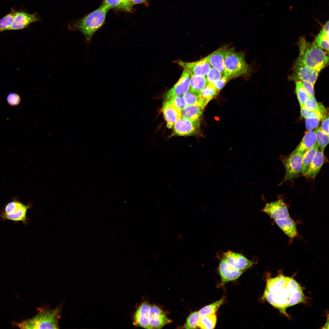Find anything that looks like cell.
Segmentation results:
<instances>
[{"instance_id": "6da1fadb", "label": "cell", "mask_w": 329, "mask_h": 329, "mask_svg": "<svg viewBox=\"0 0 329 329\" xmlns=\"http://www.w3.org/2000/svg\"><path fill=\"white\" fill-rule=\"evenodd\" d=\"M301 289L292 277L280 274L275 277L267 278L262 298L288 317L286 310L289 302L293 295Z\"/></svg>"}, {"instance_id": "7a4b0ae2", "label": "cell", "mask_w": 329, "mask_h": 329, "mask_svg": "<svg viewBox=\"0 0 329 329\" xmlns=\"http://www.w3.org/2000/svg\"><path fill=\"white\" fill-rule=\"evenodd\" d=\"M109 9L102 4L98 9L82 18L69 22V29L71 30L80 32L84 35L87 41L89 42L94 33L103 24L106 14Z\"/></svg>"}, {"instance_id": "3957f363", "label": "cell", "mask_w": 329, "mask_h": 329, "mask_svg": "<svg viewBox=\"0 0 329 329\" xmlns=\"http://www.w3.org/2000/svg\"><path fill=\"white\" fill-rule=\"evenodd\" d=\"M299 56L310 68L319 73L328 64V56L314 42L308 41L304 36L300 37L297 42Z\"/></svg>"}, {"instance_id": "277c9868", "label": "cell", "mask_w": 329, "mask_h": 329, "mask_svg": "<svg viewBox=\"0 0 329 329\" xmlns=\"http://www.w3.org/2000/svg\"><path fill=\"white\" fill-rule=\"evenodd\" d=\"M62 306H58L51 310L48 306L38 308V313L32 318L26 320L27 329H58L61 317Z\"/></svg>"}, {"instance_id": "5b68a950", "label": "cell", "mask_w": 329, "mask_h": 329, "mask_svg": "<svg viewBox=\"0 0 329 329\" xmlns=\"http://www.w3.org/2000/svg\"><path fill=\"white\" fill-rule=\"evenodd\" d=\"M249 71L243 54L236 52L233 48L227 49L224 56L223 75L230 78L246 74Z\"/></svg>"}, {"instance_id": "8992f818", "label": "cell", "mask_w": 329, "mask_h": 329, "mask_svg": "<svg viewBox=\"0 0 329 329\" xmlns=\"http://www.w3.org/2000/svg\"><path fill=\"white\" fill-rule=\"evenodd\" d=\"M304 153L294 150L287 156L281 157L285 169V174L281 183L298 177L301 173Z\"/></svg>"}, {"instance_id": "52a82bcc", "label": "cell", "mask_w": 329, "mask_h": 329, "mask_svg": "<svg viewBox=\"0 0 329 329\" xmlns=\"http://www.w3.org/2000/svg\"><path fill=\"white\" fill-rule=\"evenodd\" d=\"M318 73L306 65L301 58L298 56L293 63L292 73L288 77L291 80L296 82L304 81L314 85Z\"/></svg>"}, {"instance_id": "ba28073f", "label": "cell", "mask_w": 329, "mask_h": 329, "mask_svg": "<svg viewBox=\"0 0 329 329\" xmlns=\"http://www.w3.org/2000/svg\"><path fill=\"white\" fill-rule=\"evenodd\" d=\"M200 122V119L192 120L182 117L174 125V133L182 136L199 135Z\"/></svg>"}, {"instance_id": "9c48e42d", "label": "cell", "mask_w": 329, "mask_h": 329, "mask_svg": "<svg viewBox=\"0 0 329 329\" xmlns=\"http://www.w3.org/2000/svg\"><path fill=\"white\" fill-rule=\"evenodd\" d=\"M38 14L35 12L30 14L24 9H20L16 11L13 23L9 30H18L27 27L32 23L41 20Z\"/></svg>"}, {"instance_id": "30bf717a", "label": "cell", "mask_w": 329, "mask_h": 329, "mask_svg": "<svg viewBox=\"0 0 329 329\" xmlns=\"http://www.w3.org/2000/svg\"><path fill=\"white\" fill-rule=\"evenodd\" d=\"M261 211L274 220L290 217L287 205L282 199L267 203Z\"/></svg>"}, {"instance_id": "8fae6325", "label": "cell", "mask_w": 329, "mask_h": 329, "mask_svg": "<svg viewBox=\"0 0 329 329\" xmlns=\"http://www.w3.org/2000/svg\"><path fill=\"white\" fill-rule=\"evenodd\" d=\"M223 256L231 267L238 270L245 271L254 264L242 254L231 251L224 253Z\"/></svg>"}, {"instance_id": "7c38bea8", "label": "cell", "mask_w": 329, "mask_h": 329, "mask_svg": "<svg viewBox=\"0 0 329 329\" xmlns=\"http://www.w3.org/2000/svg\"><path fill=\"white\" fill-rule=\"evenodd\" d=\"M177 62L191 75L205 76L211 68L206 57L194 62H186L181 61H177Z\"/></svg>"}, {"instance_id": "4fadbf2b", "label": "cell", "mask_w": 329, "mask_h": 329, "mask_svg": "<svg viewBox=\"0 0 329 329\" xmlns=\"http://www.w3.org/2000/svg\"><path fill=\"white\" fill-rule=\"evenodd\" d=\"M191 74L184 70L177 83L166 94L164 99L166 101L175 96H180L187 92L189 89Z\"/></svg>"}, {"instance_id": "5bb4252c", "label": "cell", "mask_w": 329, "mask_h": 329, "mask_svg": "<svg viewBox=\"0 0 329 329\" xmlns=\"http://www.w3.org/2000/svg\"><path fill=\"white\" fill-rule=\"evenodd\" d=\"M171 322L164 312L155 305L150 306L149 314V323L151 329H161Z\"/></svg>"}, {"instance_id": "9a60e30c", "label": "cell", "mask_w": 329, "mask_h": 329, "mask_svg": "<svg viewBox=\"0 0 329 329\" xmlns=\"http://www.w3.org/2000/svg\"><path fill=\"white\" fill-rule=\"evenodd\" d=\"M244 271L238 270L232 268L223 258L220 262L218 267V271L221 279V285H224L228 282L237 280Z\"/></svg>"}, {"instance_id": "2e32d148", "label": "cell", "mask_w": 329, "mask_h": 329, "mask_svg": "<svg viewBox=\"0 0 329 329\" xmlns=\"http://www.w3.org/2000/svg\"><path fill=\"white\" fill-rule=\"evenodd\" d=\"M151 305L143 303L137 309L134 316L133 324L135 326L151 329L149 323V314Z\"/></svg>"}, {"instance_id": "e0dca14e", "label": "cell", "mask_w": 329, "mask_h": 329, "mask_svg": "<svg viewBox=\"0 0 329 329\" xmlns=\"http://www.w3.org/2000/svg\"><path fill=\"white\" fill-rule=\"evenodd\" d=\"M32 207V204L29 203L27 205L23 204L16 211L10 214H5L1 213L0 217L2 221L9 220L14 223L21 222L25 225L29 223V218L27 216V210Z\"/></svg>"}, {"instance_id": "ac0fdd59", "label": "cell", "mask_w": 329, "mask_h": 329, "mask_svg": "<svg viewBox=\"0 0 329 329\" xmlns=\"http://www.w3.org/2000/svg\"><path fill=\"white\" fill-rule=\"evenodd\" d=\"M324 151L319 149L314 159L304 175L307 179H314L325 161Z\"/></svg>"}, {"instance_id": "d6986e66", "label": "cell", "mask_w": 329, "mask_h": 329, "mask_svg": "<svg viewBox=\"0 0 329 329\" xmlns=\"http://www.w3.org/2000/svg\"><path fill=\"white\" fill-rule=\"evenodd\" d=\"M227 49L224 47H221L206 57L210 65L223 74L224 58Z\"/></svg>"}, {"instance_id": "ffe728a7", "label": "cell", "mask_w": 329, "mask_h": 329, "mask_svg": "<svg viewBox=\"0 0 329 329\" xmlns=\"http://www.w3.org/2000/svg\"><path fill=\"white\" fill-rule=\"evenodd\" d=\"M274 221L276 225L290 239H293L297 236L296 224L291 217Z\"/></svg>"}, {"instance_id": "44dd1931", "label": "cell", "mask_w": 329, "mask_h": 329, "mask_svg": "<svg viewBox=\"0 0 329 329\" xmlns=\"http://www.w3.org/2000/svg\"><path fill=\"white\" fill-rule=\"evenodd\" d=\"M161 110L169 128L182 117V111L173 106L163 104Z\"/></svg>"}, {"instance_id": "7402d4cb", "label": "cell", "mask_w": 329, "mask_h": 329, "mask_svg": "<svg viewBox=\"0 0 329 329\" xmlns=\"http://www.w3.org/2000/svg\"><path fill=\"white\" fill-rule=\"evenodd\" d=\"M317 143V136L315 131H308L294 150L304 153L313 146Z\"/></svg>"}, {"instance_id": "603a6c76", "label": "cell", "mask_w": 329, "mask_h": 329, "mask_svg": "<svg viewBox=\"0 0 329 329\" xmlns=\"http://www.w3.org/2000/svg\"><path fill=\"white\" fill-rule=\"evenodd\" d=\"M189 91L199 96L202 89L207 85V81L205 76L191 75Z\"/></svg>"}, {"instance_id": "cb8c5ba5", "label": "cell", "mask_w": 329, "mask_h": 329, "mask_svg": "<svg viewBox=\"0 0 329 329\" xmlns=\"http://www.w3.org/2000/svg\"><path fill=\"white\" fill-rule=\"evenodd\" d=\"M329 21H327L315 37L314 41L318 47L326 51L328 53L329 51Z\"/></svg>"}, {"instance_id": "d4e9b609", "label": "cell", "mask_w": 329, "mask_h": 329, "mask_svg": "<svg viewBox=\"0 0 329 329\" xmlns=\"http://www.w3.org/2000/svg\"><path fill=\"white\" fill-rule=\"evenodd\" d=\"M204 108L196 105H187L182 111V117L192 120L200 119Z\"/></svg>"}, {"instance_id": "484cf974", "label": "cell", "mask_w": 329, "mask_h": 329, "mask_svg": "<svg viewBox=\"0 0 329 329\" xmlns=\"http://www.w3.org/2000/svg\"><path fill=\"white\" fill-rule=\"evenodd\" d=\"M319 148V146L317 143L312 147L307 150L304 154L302 159V164L301 173L304 175L308 168L314 159Z\"/></svg>"}, {"instance_id": "4316f807", "label": "cell", "mask_w": 329, "mask_h": 329, "mask_svg": "<svg viewBox=\"0 0 329 329\" xmlns=\"http://www.w3.org/2000/svg\"><path fill=\"white\" fill-rule=\"evenodd\" d=\"M218 94L213 84L207 85L201 90L199 97L204 107Z\"/></svg>"}, {"instance_id": "83f0119b", "label": "cell", "mask_w": 329, "mask_h": 329, "mask_svg": "<svg viewBox=\"0 0 329 329\" xmlns=\"http://www.w3.org/2000/svg\"><path fill=\"white\" fill-rule=\"evenodd\" d=\"M103 4L110 9L117 8L126 11H130L133 4L127 0H104Z\"/></svg>"}, {"instance_id": "f1b7e54d", "label": "cell", "mask_w": 329, "mask_h": 329, "mask_svg": "<svg viewBox=\"0 0 329 329\" xmlns=\"http://www.w3.org/2000/svg\"><path fill=\"white\" fill-rule=\"evenodd\" d=\"M217 321V317L215 313L200 317L198 323V327L201 329H214Z\"/></svg>"}, {"instance_id": "f546056e", "label": "cell", "mask_w": 329, "mask_h": 329, "mask_svg": "<svg viewBox=\"0 0 329 329\" xmlns=\"http://www.w3.org/2000/svg\"><path fill=\"white\" fill-rule=\"evenodd\" d=\"M224 301L225 298L223 297L220 300L203 308L199 311L200 317L215 313Z\"/></svg>"}, {"instance_id": "4dcf8cb0", "label": "cell", "mask_w": 329, "mask_h": 329, "mask_svg": "<svg viewBox=\"0 0 329 329\" xmlns=\"http://www.w3.org/2000/svg\"><path fill=\"white\" fill-rule=\"evenodd\" d=\"M16 10L12 9L10 12L0 19V33L6 30H9L13 21Z\"/></svg>"}, {"instance_id": "1f68e13d", "label": "cell", "mask_w": 329, "mask_h": 329, "mask_svg": "<svg viewBox=\"0 0 329 329\" xmlns=\"http://www.w3.org/2000/svg\"><path fill=\"white\" fill-rule=\"evenodd\" d=\"M200 317L199 311L191 313L187 318L183 328L188 329L198 328V323Z\"/></svg>"}, {"instance_id": "d6a6232c", "label": "cell", "mask_w": 329, "mask_h": 329, "mask_svg": "<svg viewBox=\"0 0 329 329\" xmlns=\"http://www.w3.org/2000/svg\"><path fill=\"white\" fill-rule=\"evenodd\" d=\"M24 204L16 198H13L11 201L5 204L2 210L1 213L10 214L16 211Z\"/></svg>"}, {"instance_id": "836d02e7", "label": "cell", "mask_w": 329, "mask_h": 329, "mask_svg": "<svg viewBox=\"0 0 329 329\" xmlns=\"http://www.w3.org/2000/svg\"><path fill=\"white\" fill-rule=\"evenodd\" d=\"M295 92L300 106L302 107L310 96L303 87L300 81L295 82Z\"/></svg>"}, {"instance_id": "e575fe53", "label": "cell", "mask_w": 329, "mask_h": 329, "mask_svg": "<svg viewBox=\"0 0 329 329\" xmlns=\"http://www.w3.org/2000/svg\"><path fill=\"white\" fill-rule=\"evenodd\" d=\"M317 143L320 149L324 150L329 143V135L324 132L320 127L318 128L315 131Z\"/></svg>"}, {"instance_id": "d590c367", "label": "cell", "mask_w": 329, "mask_h": 329, "mask_svg": "<svg viewBox=\"0 0 329 329\" xmlns=\"http://www.w3.org/2000/svg\"><path fill=\"white\" fill-rule=\"evenodd\" d=\"M164 104L173 106L182 111L187 105L183 96H175L164 102Z\"/></svg>"}, {"instance_id": "8d00e7d4", "label": "cell", "mask_w": 329, "mask_h": 329, "mask_svg": "<svg viewBox=\"0 0 329 329\" xmlns=\"http://www.w3.org/2000/svg\"><path fill=\"white\" fill-rule=\"evenodd\" d=\"M183 96L187 105H196L205 108L199 96L187 91L183 94Z\"/></svg>"}, {"instance_id": "74e56055", "label": "cell", "mask_w": 329, "mask_h": 329, "mask_svg": "<svg viewBox=\"0 0 329 329\" xmlns=\"http://www.w3.org/2000/svg\"><path fill=\"white\" fill-rule=\"evenodd\" d=\"M307 299L304 294L302 289L297 291L293 296L290 301L288 307L294 306L301 303H305Z\"/></svg>"}, {"instance_id": "f35d334b", "label": "cell", "mask_w": 329, "mask_h": 329, "mask_svg": "<svg viewBox=\"0 0 329 329\" xmlns=\"http://www.w3.org/2000/svg\"><path fill=\"white\" fill-rule=\"evenodd\" d=\"M222 74L216 69L211 68L207 75V83L213 84L221 78Z\"/></svg>"}, {"instance_id": "ab89813d", "label": "cell", "mask_w": 329, "mask_h": 329, "mask_svg": "<svg viewBox=\"0 0 329 329\" xmlns=\"http://www.w3.org/2000/svg\"><path fill=\"white\" fill-rule=\"evenodd\" d=\"M321 104L317 102L314 96H310L302 107L310 110L316 111Z\"/></svg>"}, {"instance_id": "60d3db41", "label": "cell", "mask_w": 329, "mask_h": 329, "mask_svg": "<svg viewBox=\"0 0 329 329\" xmlns=\"http://www.w3.org/2000/svg\"><path fill=\"white\" fill-rule=\"evenodd\" d=\"M321 120V119L317 116L313 118L306 119L305 123L307 130L308 131H312L317 128Z\"/></svg>"}, {"instance_id": "b9f144b4", "label": "cell", "mask_w": 329, "mask_h": 329, "mask_svg": "<svg viewBox=\"0 0 329 329\" xmlns=\"http://www.w3.org/2000/svg\"><path fill=\"white\" fill-rule=\"evenodd\" d=\"M229 79L230 78L224 75L220 79L213 84L214 88L218 94L224 87Z\"/></svg>"}, {"instance_id": "7bdbcfd3", "label": "cell", "mask_w": 329, "mask_h": 329, "mask_svg": "<svg viewBox=\"0 0 329 329\" xmlns=\"http://www.w3.org/2000/svg\"><path fill=\"white\" fill-rule=\"evenodd\" d=\"M7 101L10 105L15 106L19 104L20 99L19 95L15 93H12L8 95L7 97Z\"/></svg>"}, {"instance_id": "ee69618b", "label": "cell", "mask_w": 329, "mask_h": 329, "mask_svg": "<svg viewBox=\"0 0 329 329\" xmlns=\"http://www.w3.org/2000/svg\"><path fill=\"white\" fill-rule=\"evenodd\" d=\"M301 83L310 96H314V85L304 81H300Z\"/></svg>"}, {"instance_id": "f6af8a7d", "label": "cell", "mask_w": 329, "mask_h": 329, "mask_svg": "<svg viewBox=\"0 0 329 329\" xmlns=\"http://www.w3.org/2000/svg\"><path fill=\"white\" fill-rule=\"evenodd\" d=\"M321 129L325 133L329 135V117L328 115L326 116L323 119L320 127Z\"/></svg>"}, {"instance_id": "bcb514c9", "label": "cell", "mask_w": 329, "mask_h": 329, "mask_svg": "<svg viewBox=\"0 0 329 329\" xmlns=\"http://www.w3.org/2000/svg\"><path fill=\"white\" fill-rule=\"evenodd\" d=\"M17 327L21 329H27V324L26 321L16 324Z\"/></svg>"}, {"instance_id": "7dc6e473", "label": "cell", "mask_w": 329, "mask_h": 329, "mask_svg": "<svg viewBox=\"0 0 329 329\" xmlns=\"http://www.w3.org/2000/svg\"><path fill=\"white\" fill-rule=\"evenodd\" d=\"M145 1L146 0H131V2L133 5H135L141 3Z\"/></svg>"}, {"instance_id": "c3c4849f", "label": "cell", "mask_w": 329, "mask_h": 329, "mask_svg": "<svg viewBox=\"0 0 329 329\" xmlns=\"http://www.w3.org/2000/svg\"><path fill=\"white\" fill-rule=\"evenodd\" d=\"M127 0V1H129V2H131V0Z\"/></svg>"}]
</instances>
